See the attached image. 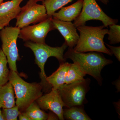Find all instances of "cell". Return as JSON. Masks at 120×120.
<instances>
[{
    "label": "cell",
    "mask_w": 120,
    "mask_h": 120,
    "mask_svg": "<svg viewBox=\"0 0 120 120\" xmlns=\"http://www.w3.org/2000/svg\"><path fill=\"white\" fill-rule=\"evenodd\" d=\"M64 57L66 60L70 59L73 62H77L84 73L94 77L101 86L103 80L101 71L105 66L113 62L112 60L105 58L101 52H77L73 49L69 48L64 55Z\"/></svg>",
    "instance_id": "6da1fadb"
},
{
    "label": "cell",
    "mask_w": 120,
    "mask_h": 120,
    "mask_svg": "<svg viewBox=\"0 0 120 120\" xmlns=\"http://www.w3.org/2000/svg\"><path fill=\"white\" fill-rule=\"evenodd\" d=\"M105 27L103 25L94 27L83 25L77 27L80 35L74 50L77 52H99L112 56V53L106 47L103 41L109 30Z\"/></svg>",
    "instance_id": "7a4b0ae2"
},
{
    "label": "cell",
    "mask_w": 120,
    "mask_h": 120,
    "mask_svg": "<svg viewBox=\"0 0 120 120\" xmlns=\"http://www.w3.org/2000/svg\"><path fill=\"white\" fill-rule=\"evenodd\" d=\"M9 82L13 86L16 97V105L21 112L43 95V87L41 83L27 82L15 71H10Z\"/></svg>",
    "instance_id": "3957f363"
},
{
    "label": "cell",
    "mask_w": 120,
    "mask_h": 120,
    "mask_svg": "<svg viewBox=\"0 0 120 120\" xmlns=\"http://www.w3.org/2000/svg\"><path fill=\"white\" fill-rule=\"evenodd\" d=\"M24 45L31 49L34 53L35 64L41 70L40 83L43 86V89L50 91L52 87L46 80L47 76L45 72V64L48 58L51 57H56L60 64L66 62V60L64 57V52L68 47L67 43L64 42L60 47H52L46 43H37L28 41L26 42Z\"/></svg>",
    "instance_id": "277c9868"
},
{
    "label": "cell",
    "mask_w": 120,
    "mask_h": 120,
    "mask_svg": "<svg viewBox=\"0 0 120 120\" xmlns=\"http://www.w3.org/2000/svg\"><path fill=\"white\" fill-rule=\"evenodd\" d=\"M90 79L87 78L60 86L57 90L66 107L83 105L86 101V94L90 90Z\"/></svg>",
    "instance_id": "5b68a950"
},
{
    "label": "cell",
    "mask_w": 120,
    "mask_h": 120,
    "mask_svg": "<svg viewBox=\"0 0 120 120\" xmlns=\"http://www.w3.org/2000/svg\"><path fill=\"white\" fill-rule=\"evenodd\" d=\"M20 30L16 26H7L0 31L1 49L7 57L10 70L16 72V61L19 59L17 41Z\"/></svg>",
    "instance_id": "8992f818"
},
{
    "label": "cell",
    "mask_w": 120,
    "mask_h": 120,
    "mask_svg": "<svg viewBox=\"0 0 120 120\" xmlns=\"http://www.w3.org/2000/svg\"><path fill=\"white\" fill-rule=\"evenodd\" d=\"M98 20L102 22L105 27L117 23L118 20L108 16L97 4L96 0H83L81 13L74 20V24L77 28L85 25L86 22L90 20Z\"/></svg>",
    "instance_id": "52a82bcc"
},
{
    "label": "cell",
    "mask_w": 120,
    "mask_h": 120,
    "mask_svg": "<svg viewBox=\"0 0 120 120\" xmlns=\"http://www.w3.org/2000/svg\"><path fill=\"white\" fill-rule=\"evenodd\" d=\"M47 15L45 5L29 0L23 7L16 17L15 26L21 29L33 24H35L47 19Z\"/></svg>",
    "instance_id": "ba28073f"
},
{
    "label": "cell",
    "mask_w": 120,
    "mask_h": 120,
    "mask_svg": "<svg viewBox=\"0 0 120 120\" xmlns=\"http://www.w3.org/2000/svg\"><path fill=\"white\" fill-rule=\"evenodd\" d=\"M52 16L48 17L44 21L28 26L20 30L18 38L24 41L32 42L37 43L45 44V39L48 33L55 30L52 22Z\"/></svg>",
    "instance_id": "9c48e42d"
},
{
    "label": "cell",
    "mask_w": 120,
    "mask_h": 120,
    "mask_svg": "<svg viewBox=\"0 0 120 120\" xmlns=\"http://www.w3.org/2000/svg\"><path fill=\"white\" fill-rule=\"evenodd\" d=\"M42 110H49L56 114L59 120H64L63 116V107L66 105L62 101L57 90L52 89L48 94L42 95L35 101Z\"/></svg>",
    "instance_id": "30bf717a"
},
{
    "label": "cell",
    "mask_w": 120,
    "mask_h": 120,
    "mask_svg": "<svg viewBox=\"0 0 120 120\" xmlns=\"http://www.w3.org/2000/svg\"><path fill=\"white\" fill-rule=\"evenodd\" d=\"M52 22L55 30H57L62 35L69 48L73 49L79 38L77 28L71 22H64L52 18Z\"/></svg>",
    "instance_id": "8fae6325"
},
{
    "label": "cell",
    "mask_w": 120,
    "mask_h": 120,
    "mask_svg": "<svg viewBox=\"0 0 120 120\" xmlns=\"http://www.w3.org/2000/svg\"><path fill=\"white\" fill-rule=\"evenodd\" d=\"M23 0H11L2 2L0 5V30L8 26L11 20L16 19L21 8Z\"/></svg>",
    "instance_id": "7c38bea8"
},
{
    "label": "cell",
    "mask_w": 120,
    "mask_h": 120,
    "mask_svg": "<svg viewBox=\"0 0 120 120\" xmlns=\"http://www.w3.org/2000/svg\"><path fill=\"white\" fill-rule=\"evenodd\" d=\"M83 4V0H78L68 7H62L58 12L52 15L53 18L64 22H71L75 20L81 13Z\"/></svg>",
    "instance_id": "4fadbf2b"
},
{
    "label": "cell",
    "mask_w": 120,
    "mask_h": 120,
    "mask_svg": "<svg viewBox=\"0 0 120 120\" xmlns=\"http://www.w3.org/2000/svg\"><path fill=\"white\" fill-rule=\"evenodd\" d=\"M70 65V64L68 62L61 63L57 70L46 77V81L52 87V89L57 90L60 86L64 84L65 77Z\"/></svg>",
    "instance_id": "5bb4252c"
},
{
    "label": "cell",
    "mask_w": 120,
    "mask_h": 120,
    "mask_svg": "<svg viewBox=\"0 0 120 120\" xmlns=\"http://www.w3.org/2000/svg\"><path fill=\"white\" fill-rule=\"evenodd\" d=\"M15 105L14 88L8 81L0 86V108H11Z\"/></svg>",
    "instance_id": "9a60e30c"
},
{
    "label": "cell",
    "mask_w": 120,
    "mask_h": 120,
    "mask_svg": "<svg viewBox=\"0 0 120 120\" xmlns=\"http://www.w3.org/2000/svg\"><path fill=\"white\" fill-rule=\"evenodd\" d=\"M83 105L74 106L63 109L64 118L69 120H91Z\"/></svg>",
    "instance_id": "2e32d148"
},
{
    "label": "cell",
    "mask_w": 120,
    "mask_h": 120,
    "mask_svg": "<svg viewBox=\"0 0 120 120\" xmlns=\"http://www.w3.org/2000/svg\"><path fill=\"white\" fill-rule=\"evenodd\" d=\"M86 75L77 62L70 64L65 77V83L69 84L81 81L84 79V77Z\"/></svg>",
    "instance_id": "e0dca14e"
},
{
    "label": "cell",
    "mask_w": 120,
    "mask_h": 120,
    "mask_svg": "<svg viewBox=\"0 0 120 120\" xmlns=\"http://www.w3.org/2000/svg\"><path fill=\"white\" fill-rule=\"evenodd\" d=\"M24 112L30 120H46L48 117V114L41 109L35 101L31 103Z\"/></svg>",
    "instance_id": "ac0fdd59"
},
{
    "label": "cell",
    "mask_w": 120,
    "mask_h": 120,
    "mask_svg": "<svg viewBox=\"0 0 120 120\" xmlns=\"http://www.w3.org/2000/svg\"><path fill=\"white\" fill-rule=\"evenodd\" d=\"M73 0H45L42 4L45 5L48 17L52 15L58 9L71 2Z\"/></svg>",
    "instance_id": "d6986e66"
},
{
    "label": "cell",
    "mask_w": 120,
    "mask_h": 120,
    "mask_svg": "<svg viewBox=\"0 0 120 120\" xmlns=\"http://www.w3.org/2000/svg\"><path fill=\"white\" fill-rule=\"evenodd\" d=\"M8 64L7 57L0 48V86H4L9 81L10 71Z\"/></svg>",
    "instance_id": "ffe728a7"
},
{
    "label": "cell",
    "mask_w": 120,
    "mask_h": 120,
    "mask_svg": "<svg viewBox=\"0 0 120 120\" xmlns=\"http://www.w3.org/2000/svg\"><path fill=\"white\" fill-rule=\"evenodd\" d=\"M108 30V39L109 43L112 45L117 44L120 42V26L116 24L110 25Z\"/></svg>",
    "instance_id": "44dd1931"
},
{
    "label": "cell",
    "mask_w": 120,
    "mask_h": 120,
    "mask_svg": "<svg viewBox=\"0 0 120 120\" xmlns=\"http://www.w3.org/2000/svg\"><path fill=\"white\" fill-rule=\"evenodd\" d=\"M2 112L5 120H17L21 112L19 107L15 105L11 108H3Z\"/></svg>",
    "instance_id": "7402d4cb"
},
{
    "label": "cell",
    "mask_w": 120,
    "mask_h": 120,
    "mask_svg": "<svg viewBox=\"0 0 120 120\" xmlns=\"http://www.w3.org/2000/svg\"><path fill=\"white\" fill-rule=\"evenodd\" d=\"M107 47L109 48L112 54H113L117 60L120 61V46H113L105 43Z\"/></svg>",
    "instance_id": "603a6c76"
},
{
    "label": "cell",
    "mask_w": 120,
    "mask_h": 120,
    "mask_svg": "<svg viewBox=\"0 0 120 120\" xmlns=\"http://www.w3.org/2000/svg\"><path fill=\"white\" fill-rule=\"evenodd\" d=\"M18 117L20 120H30L24 112H21Z\"/></svg>",
    "instance_id": "cb8c5ba5"
},
{
    "label": "cell",
    "mask_w": 120,
    "mask_h": 120,
    "mask_svg": "<svg viewBox=\"0 0 120 120\" xmlns=\"http://www.w3.org/2000/svg\"><path fill=\"white\" fill-rule=\"evenodd\" d=\"M50 112L48 114L47 120H59L57 116L52 112Z\"/></svg>",
    "instance_id": "d4e9b609"
},
{
    "label": "cell",
    "mask_w": 120,
    "mask_h": 120,
    "mask_svg": "<svg viewBox=\"0 0 120 120\" xmlns=\"http://www.w3.org/2000/svg\"><path fill=\"white\" fill-rule=\"evenodd\" d=\"M120 79H118L116 82H114V84L116 85H116H117V89L118 91H120V86H119V84H120Z\"/></svg>",
    "instance_id": "484cf974"
},
{
    "label": "cell",
    "mask_w": 120,
    "mask_h": 120,
    "mask_svg": "<svg viewBox=\"0 0 120 120\" xmlns=\"http://www.w3.org/2000/svg\"><path fill=\"white\" fill-rule=\"evenodd\" d=\"M97 0L101 1L105 4H107L109 1V0Z\"/></svg>",
    "instance_id": "4316f807"
},
{
    "label": "cell",
    "mask_w": 120,
    "mask_h": 120,
    "mask_svg": "<svg viewBox=\"0 0 120 120\" xmlns=\"http://www.w3.org/2000/svg\"><path fill=\"white\" fill-rule=\"evenodd\" d=\"M0 120H5L3 115H2V111L0 108Z\"/></svg>",
    "instance_id": "83f0119b"
},
{
    "label": "cell",
    "mask_w": 120,
    "mask_h": 120,
    "mask_svg": "<svg viewBox=\"0 0 120 120\" xmlns=\"http://www.w3.org/2000/svg\"><path fill=\"white\" fill-rule=\"evenodd\" d=\"M31 0L37 2H40V1L43 2L45 0Z\"/></svg>",
    "instance_id": "f1b7e54d"
},
{
    "label": "cell",
    "mask_w": 120,
    "mask_h": 120,
    "mask_svg": "<svg viewBox=\"0 0 120 120\" xmlns=\"http://www.w3.org/2000/svg\"><path fill=\"white\" fill-rule=\"evenodd\" d=\"M4 0H0V5L1 4L2 2H3Z\"/></svg>",
    "instance_id": "f546056e"
}]
</instances>
